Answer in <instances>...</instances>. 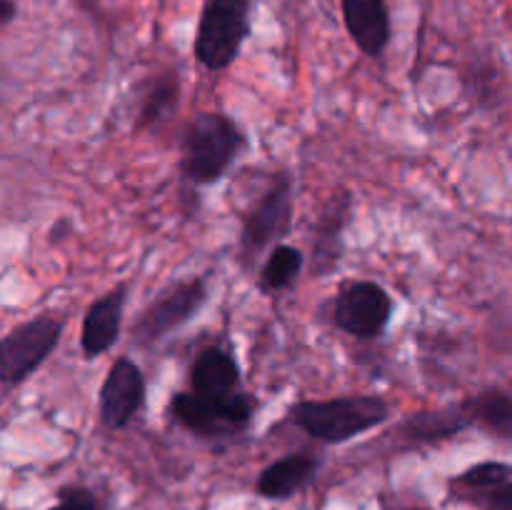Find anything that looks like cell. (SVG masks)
Instances as JSON below:
<instances>
[{
  "mask_svg": "<svg viewBox=\"0 0 512 510\" xmlns=\"http://www.w3.org/2000/svg\"><path fill=\"white\" fill-rule=\"evenodd\" d=\"M15 15H18V5H15V0H0V23H3L5 28L13 23Z\"/></svg>",
  "mask_w": 512,
  "mask_h": 510,
  "instance_id": "603a6c76",
  "label": "cell"
},
{
  "mask_svg": "<svg viewBox=\"0 0 512 510\" xmlns=\"http://www.w3.org/2000/svg\"><path fill=\"white\" fill-rule=\"evenodd\" d=\"M488 508L490 510H512V480L488 490Z\"/></svg>",
  "mask_w": 512,
  "mask_h": 510,
  "instance_id": "44dd1931",
  "label": "cell"
},
{
  "mask_svg": "<svg viewBox=\"0 0 512 510\" xmlns=\"http://www.w3.org/2000/svg\"><path fill=\"white\" fill-rule=\"evenodd\" d=\"M128 293V283H120L105 295H100L98 300H93L90 308L85 310L83 328H80V348L88 360L100 358L118 343Z\"/></svg>",
  "mask_w": 512,
  "mask_h": 510,
  "instance_id": "30bf717a",
  "label": "cell"
},
{
  "mask_svg": "<svg viewBox=\"0 0 512 510\" xmlns=\"http://www.w3.org/2000/svg\"><path fill=\"white\" fill-rule=\"evenodd\" d=\"M290 423L320 443H348L390 418L388 400L380 395H345L330 400H300L290 405Z\"/></svg>",
  "mask_w": 512,
  "mask_h": 510,
  "instance_id": "7a4b0ae2",
  "label": "cell"
},
{
  "mask_svg": "<svg viewBox=\"0 0 512 510\" xmlns=\"http://www.w3.org/2000/svg\"><path fill=\"white\" fill-rule=\"evenodd\" d=\"M318 458L308 453H290L285 458L270 463L263 473L258 475V490L263 498L280 500L290 498L293 493H298L303 485H308L313 480V475L318 473Z\"/></svg>",
  "mask_w": 512,
  "mask_h": 510,
  "instance_id": "9a60e30c",
  "label": "cell"
},
{
  "mask_svg": "<svg viewBox=\"0 0 512 510\" xmlns=\"http://www.w3.org/2000/svg\"><path fill=\"white\" fill-rule=\"evenodd\" d=\"M295 185L290 173H275L273 183L243 215L240 225V260L253 265L268 248L283 243L293 228Z\"/></svg>",
  "mask_w": 512,
  "mask_h": 510,
  "instance_id": "277c9868",
  "label": "cell"
},
{
  "mask_svg": "<svg viewBox=\"0 0 512 510\" xmlns=\"http://www.w3.org/2000/svg\"><path fill=\"white\" fill-rule=\"evenodd\" d=\"M70 228H73V225H70V220H65V218L55 220L53 228H50V233H48V240H50V243H58V240H65V238H68Z\"/></svg>",
  "mask_w": 512,
  "mask_h": 510,
  "instance_id": "7402d4cb",
  "label": "cell"
},
{
  "mask_svg": "<svg viewBox=\"0 0 512 510\" xmlns=\"http://www.w3.org/2000/svg\"><path fill=\"white\" fill-rule=\"evenodd\" d=\"M208 295L210 288L205 275H193L188 280L170 283L163 293L150 300L148 308L130 325L133 345L150 348V345L160 343L178 328L188 325L200 313V308L208 303Z\"/></svg>",
  "mask_w": 512,
  "mask_h": 510,
  "instance_id": "5b68a950",
  "label": "cell"
},
{
  "mask_svg": "<svg viewBox=\"0 0 512 510\" xmlns=\"http://www.w3.org/2000/svg\"><path fill=\"white\" fill-rule=\"evenodd\" d=\"M470 408H473L475 425L485 428L498 438L512 440V398L503 390H485L473 395Z\"/></svg>",
  "mask_w": 512,
  "mask_h": 510,
  "instance_id": "e0dca14e",
  "label": "cell"
},
{
  "mask_svg": "<svg viewBox=\"0 0 512 510\" xmlns=\"http://www.w3.org/2000/svg\"><path fill=\"white\" fill-rule=\"evenodd\" d=\"M190 385L198 395L205 398L225 400L230 395L243 390V378H240V365L230 350L223 345H208L200 350L190 368Z\"/></svg>",
  "mask_w": 512,
  "mask_h": 510,
  "instance_id": "7c38bea8",
  "label": "cell"
},
{
  "mask_svg": "<svg viewBox=\"0 0 512 510\" xmlns=\"http://www.w3.org/2000/svg\"><path fill=\"white\" fill-rule=\"evenodd\" d=\"M255 0H205L193 53L205 70L230 68L253 30Z\"/></svg>",
  "mask_w": 512,
  "mask_h": 510,
  "instance_id": "3957f363",
  "label": "cell"
},
{
  "mask_svg": "<svg viewBox=\"0 0 512 510\" xmlns=\"http://www.w3.org/2000/svg\"><path fill=\"white\" fill-rule=\"evenodd\" d=\"M305 255L300 248L288 243H278L268 255L260 268L258 285L263 293H280V290L290 288L298 280L300 270H303Z\"/></svg>",
  "mask_w": 512,
  "mask_h": 510,
  "instance_id": "2e32d148",
  "label": "cell"
},
{
  "mask_svg": "<svg viewBox=\"0 0 512 510\" xmlns=\"http://www.w3.org/2000/svg\"><path fill=\"white\" fill-rule=\"evenodd\" d=\"M255 415V398L245 390L225 400L205 398L195 390H180L170 398V418L200 438H223L248 428Z\"/></svg>",
  "mask_w": 512,
  "mask_h": 510,
  "instance_id": "8992f818",
  "label": "cell"
},
{
  "mask_svg": "<svg viewBox=\"0 0 512 510\" xmlns=\"http://www.w3.org/2000/svg\"><path fill=\"white\" fill-rule=\"evenodd\" d=\"M395 313V300L375 280H353L338 290L333 320L340 330L360 340H373L388 330Z\"/></svg>",
  "mask_w": 512,
  "mask_h": 510,
  "instance_id": "ba28073f",
  "label": "cell"
},
{
  "mask_svg": "<svg viewBox=\"0 0 512 510\" xmlns=\"http://www.w3.org/2000/svg\"><path fill=\"white\" fill-rule=\"evenodd\" d=\"M473 425L475 415L473 408H470V400H463V403L445 405V408L413 413L400 425V433L410 440H420V443H435V440L455 438V435L473 428Z\"/></svg>",
  "mask_w": 512,
  "mask_h": 510,
  "instance_id": "5bb4252c",
  "label": "cell"
},
{
  "mask_svg": "<svg viewBox=\"0 0 512 510\" xmlns=\"http://www.w3.org/2000/svg\"><path fill=\"white\" fill-rule=\"evenodd\" d=\"M510 468L505 463H495V460H488V463H478L473 468H468L465 473L458 475V483L465 485V488L473 490H490L498 488V485L508 483Z\"/></svg>",
  "mask_w": 512,
  "mask_h": 510,
  "instance_id": "d6986e66",
  "label": "cell"
},
{
  "mask_svg": "<svg viewBox=\"0 0 512 510\" xmlns=\"http://www.w3.org/2000/svg\"><path fill=\"white\" fill-rule=\"evenodd\" d=\"M350 208H353V195H350V190L343 188L333 193V198L320 210L318 228H315L313 238V265L320 273L333 270L340 253H343V233L350 223Z\"/></svg>",
  "mask_w": 512,
  "mask_h": 510,
  "instance_id": "4fadbf2b",
  "label": "cell"
},
{
  "mask_svg": "<svg viewBox=\"0 0 512 510\" xmlns=\"http://www.w3.org/2000/svg\"><path fill=\"white\" fill-rule=\"evenodd\" d=\"M248 145V135L225 113L193 115L180 145V175L193 185H215L225 178Z\"/></svg>",
  "mask_w": 512,
  "mask_h": 510,
  "instance_id": "6da1fadb",
  "label": "cell"
},
{
  "mask_svg": "<svg viewBox=\"0 0 512 510\" xmlns=\"http://www.w3.org/2000/svg\"><path fill=\"white\" fill-rule=\"evenodd\" d=\"M65 320L55 315H35L15 325L0 343V380L5 388L25 383L63 338Z\"/></svg>",
  "mask_w": 512,
  "mask_h": 510,
  "instance_id": "52a82bcc",
  "label": "cell"
},
{
  "mask_svg": "<svg viewBox=\"0 0 512 510\" xmlns=\"http://www.w3.org/2000/svg\"><path fill=\"white\" fill-rule=\"evenodd\" d=\"M148 398V385L140 365L128 355L113 360L103 385H100V423L108 430H120L133 423Z\"/></svg>",
  "mask_w": 512,
  "mask_h": 510,
  "instance_id": "9c48e42d",
  "label": "cell"
},
{
  "mask_svg": "<svg viewBox=\"0 0 512 510\" xmlns=\"http://www.w3.org/2000/svg\"><path fill=\"white\" fill-rule=\"evenodd\" d=\"M50 510H100L98 508V500L90 490L85 488H65L60 493L58 505Z\"/></svg>",
  "mask_w": 512,
  "mask_h": 510,
  "instance_id": "ffe728a7",
  "label": "cell"
},
{
  "mask_svg": "<svg viewBox=\"0 0 512 510\" xmlns=\"http://www.w3.org/2000/svg\"><path fill=\"white\" fill-rule=\"evenodd\" d=\"M180 103V83L173 75H160L150 83L145 90L143 105H140L138 123L140 128H155V125L165 123L170 115L178 110Z\"/></svg>",
  "mask_w": 512,
  "mask_h": 510,
  "instance_id": "ac0fdd59",
  "label": "cell"
},
{
  "mask_svg": "<svg viewBox=\"0 0 512 510\" xmlns=\"http://www.w3.org/2000/svg\"><path fill=\"white\" fill-rule=\"evenodd\" d=\"M345 28L358 45L360 53L368 58H380L388 50L390 35V10L385 0H340Z\"/></svg>",
  "mask_w": 512,
  "mask_h": 510,
  "instance_id": "8fae6325",
  "label": "cell"
}]
</instances>
